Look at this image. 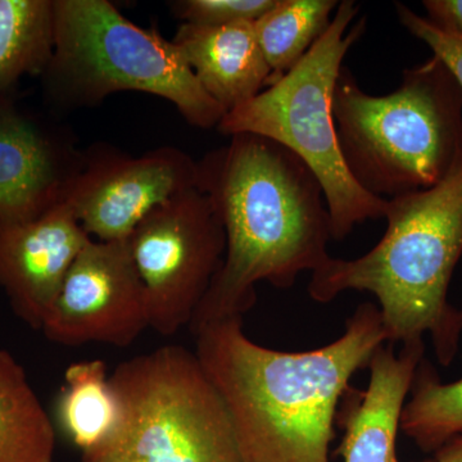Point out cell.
I'll return each instance as SVG.
<instances>
[{
  "instance_id": "obj_9",
  "label": "cell",
  "mask_w": 462,
  "mask_h": 462,
  "mask_svg": "<svg viewBox=\"0 0 462 462\" xmlns=\"http://www.w3.org/2000/svg\"><path fill=\"white\" fill-rule=\"evenodd\" d=\"M147 328V296L129 239H90L67 273L41 330L58 345L125 348Z\"/></svg>"
},
{
  "instance_id": "obj_7",
  "label": "cell",
  "mask_w": 462,
  "mask_h": 462,
  "mask_svg": "<svg viewBox=\"0 0 462 462\" xmlns=\"http://www.w3.org/2000/svg\"><path fill=\"white\" fill-rule=\"evenodd\" d=\"M109 382L120 424L84 462H243L223 398L189 349L166 346L136 356Z\"/></svg>"
},
{
  "instance_id": "obj_5",
  "label": "cell",
  "mask_w": 462,
  "mask_h": 462,
  "mask_svg": "<svg viewBox=\"0 0 462 462\" xmlns=\"http://www.w3.org/2000/svg\"><path fill=\"white\" fill-rule=\"evenodd\" d=\"M354 0H342L327 32L296 67L224 116L218 132L252 134L278 143L314 172L324 190L331 239L343 240L355 226L384 217L388 199L358 187L346 170L333 115V96L343 60L366 29Z\"/></svg>"
},
{
  "instance_id": "obj_23",
  "label": "cell",
  "mask_w": 462,
  "mask_h": 462,
  "mask_svg": "<svg viewBox=\"0 0 462 462\" xmlns=\"http://www.w3.org/2000/svg\"><path fill=\"white\" fill-rule=\"evenodd\" d=\"M436 462H462V434H458L434 452Z\"/></svg>"
},
{
  "instance_id": "obj_22",
  "label": "cell",
  "mask_w": 462,
  "mask_h": 462,
  "mask_svg": "<svg viewBox=\"0 0 462 462\" xmlns=\"http://www.w3.org/2000/svg\"><path fill=\"white\" fill-rule=\"evenodd\" d=\"M422 5L430 23L462 38V0H424Z\"/></svg>"
},
{
  "instance_id": "obj_10",
  "label": "cell",
  "mask_w": 462,
  "mask_h": 462,
  "mask_svg": "<svg viewBox=\"0 0 462 462\" xmlns=\"http://www.w3.org/2000/svg\"><path fill=\"white\" fill-rule=\"evenodd\" d=\"M199 182V162L175 147L139 157L103 149L83 158L65 202L91 239H129L158 206Z\"/></svg>"
},
{
  "instance_id": "obj_15",
  "label": "cell",
  "mask_w": 462,
  "mask_h": 462,
  "mask_svg": "<svg viewBox=\"0 0 462 462\" xmlns=\"http://www.w3.org/2000/svg\"><path fill=\"white\" fill-rule=\"evenodd\" d=\"M56 416L60 430L83 455L114 436L121 420V406L105 361H81L67 367Z\"/></svg>"
},
{
  "instance_id": "obj_24",
  "label": "cell",
  "mask_w": 462,
  "mask_h": 462,
  "mask_svg": "<svg viewBox=\"0 0 462 462\" xmlns=\"http://www.w3.org/2000/svg\"><path fill=\"white\" fill-rule=\"evenodd\" d=\"M461 315H462V310H461Z\"/></svg>"
},
{
  "instance_id": "obj_11",
  "label": "cell",
  "mask_w": 462,
  "mask_h": 462,
  "mask_svg": "<svg viewBox=\"0 0 462 462\" xmlns=\"http://www.w3.org/2000/svg\"><path fill=\"white\" fill-rule=\"evenodd\" d=\"M90 239L65 200L32 223L0 231V287L29 327L42 329L67 273Z\"/></svg>"
},
{
  "instance_id": "obj_8",
  "label": "cell",
  "mask_w": 462,
  "mask_h": 462,
  "mask_svg": "<svg viewBox=\"0 0 462 462\" xmlns=\"http://www.w3.org/2000/svg\"><path fill=\"white\" fill-rule=\"evenodd\" d=\"M149 328L172 337L193 321L223 264L226 236L214 203L190 188L145 216L129 238Z\"/></svg>"
},
{
  "instance_id": "obj_1",
  "label": "cell",
  "mask_w": 462,
  "mask_h": 462,
  "mask_svg": "<svg viewBox=\"0 0 462 462\" xmlns=\"http://www.w3.org/2000/svg\"><path fill=\"white\" fill-rule=\"evenodd\" d=\"M229 411L243 462H330L334 421L356 373L387 345L378 305L361 303L340 338L303 352L254 342L243 318L191 329Z\"/></svg>"
},
{
  "instance_id": "obj_21",
  "label": "cell",
  "mask_w": 462,
  "mask_h": 462,
  "mask_svg": "<svg viewBox=\"0 0 462 462\" xmlns=\"http://www.w3.org/2000/svg\"><path fill=\"white\" fill-rule=\"evenodd\" d=\"M398 21L416 39L425 42L455 76L462 90V38L438 29L403 3H396Z\"/></svg>"
},
{
  "instance_id": "obj_6",
  "label": "cell",
  "mask_w": 462,
  "mask_h": 462,
  "mask_svg": "<svg viewBox=\"0 0 462 462\" xmlns=\"http://www.w3.org/2000/svg\"><path fill=\"white\" fill-rule=\"evenodd\" d=\"M56 47L44 78L51 96L93 106L118 91L169 100L199 129H217L226 112L191 72L180 51L143 29L107 0H54Z\"/></svg>"
},
{
  "instance_id": "obj_19",
  "label": "cell",
  "mask_w": 462,
  "mask_h": 462,
  "mask_svg": "<svg viewBox=\"0 0 462 462\" xmlns=\"http://www.w3.org/2000/svg\"><path fill=\"white\" fill-rule=\"evenodd\" d=\"M411 400L404 403L401 430L421 451L436 452L462 434V379L442 383L434 367L422 360L413 378Z\"/></svg>"
},
{
  "instance_id": "obj_2",
  "label": "cell",
  "mask_w": 462,
  "mask_h": 462,
  "mask_svg": "<svg viewBox=\"0 0 462 462\" xmlns=\"http://www.w3.org/2000/svg\"><path fill=\"white\" fill-rule=\"evenodd\" d=\"M197 187L223 221L226 251L191 321L243 318L256 303V285L293 287L331 257L330 216L314 172L278 143L238 134L199 161Z\"/></svg>"
},
{
  "instance_id": "obj_4",
  "label": "cell",
  "mask_w": 462,
  "mask_h": 462,
  "mask_svg": "<svg viewBox=\"0 0 462 462\" xmlns=\"http://www.w3.org/2000/svg\"><path fill=\"white\" fill-rule=\"evenodd\" d=\"M333 115L346 170L378 199L430 189L460 162L462 90L436 56L404 69L385 96L361 89L343 65Z\"/></svg>"
},
{
  "instance_id": "obj_12",
  "label": "cell",
  "mask_w": 462,
  "mask_h": 462,
  "mask_svg": "<svg viewBox=\"0 0 462 462\" xmlns=\"http://www.w3.org/2000/svg\"><path fill=\"white\" fill-rule=\"evenodd\" d=\"M83 163L0 98V231L32 223L65 199Z\"/></svg>"
},
{
  "instance_id": "obj_13",
  "label": "cell",
  "mask_w": 462,
  "mask_h": 462,
  "mask_svg": "<svg viewBox=\"0 0 462 462\" xmlns=\"http://www.w3.org/2000/svg\"><path fill=\"white\" fill-rule=\"evenodd\" d=\"M424 340L380 346L369 364L366 391L352 394L342 416L345 436L336 454L345 462H400L396 452L401 416L419 365L424 360ZM422 462H436L433 458Z\"/></svg>"
},
{
  "instance_id": "obj_17",
  "label": "cell",
  "mask_w": 462,
  "mask_h": 462,
  "mask_svg": "<svg viewBox=\"0 0 462 462\" xmlns=\"http://www.w3.org/2000/svg\"><path fill=\"white\" fill-rule=\"evenodd\" d=\"M54 47V0H0V98L23 76H44Z\"/></svg>"
},
{
  "instance_id": "obj_3",
  "label": "cell",
  "mask_w": 462,
  "mask_h": 462,
  "mask_svg": "<svg viewBox=\"0 0 462 462\" xmlns=\"http://www.w3.org/2000/svg\"><path fill=\"white\" fill-rule=\"evenodd\" d=\"M384 236L354 260L330 257L312 273L310 297L329 303L346 291L378 300L389 345L430 336L439 364L448 366L462 334L461 310L447 300L462 254V157L430 189L388 199Z\"/></svg>"
},
{
  "instance_id": "obj_16",
  "label": "cell",
  "mask_w": 462,
  "mask_h": 462,
  "mask_svg": "<svg viewBox=\"0 0 462 462\" xmlns=\"http://www.w3.org/2000/svg\"><path fill=\"white\" fill-rule=\"evenodd\" d=\"M56 431L23 367L0 349V462H53Z\"/></svg>"
},
{
  "instance_id": "obj_18",
  "label": "cell",
  "mask_w": 462,
  "mask_h": 462,
  "mask_svg": "<svg viewBox=\"0 0 462 462\" xmlns=\"http://www.w3.org/2000/svg\"><path fill=\"white\" fill-rule=\"evenodd\" d=\"M338 5V0H276L273 7L254 23L261 50L272 69V84L311 51L329 29Z\"/></svg>"
},
{
  "instance_id": "obj_20",
  "label": "cell",
  "mask_w": 462,
  "mask_h": 462,
  "mask_svg": "<svg viewBox=\"0 0 462 462\" xmlns=\"http://www.w3.org/2000/svg\"><path fill=\"white\" fill-rule=\"evenodd\" d=\"M276 0H180L171 3L173 14L184 23L220 27L256 23Z\"/></svg>"
},
{
  "instance_id": "obj_14",
  "label": "cell",
  "mask_w": 462,
  "mask_h": 462,
  "mask_svg": "<svg viewBox=\"0 0 462 462\" xmlns=\"http://www.w3.org/2000/svg\"><path fill=\"white\" fill-rule=\"evenodd\" d=\"M172 42L200 87L226 114L272 84V69L254 23L220 27L182 23Z\"/></svg>"
}]
</instances>
